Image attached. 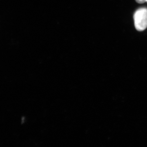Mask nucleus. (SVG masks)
<instances>
[{
    "label": "nucleus",
    "instance_id": "nucleus-1",
    "mask_svg": "<svg viewBox=\"0 0 147 147\" xmlns=\"http://www.w3.org/2000/svg\"><path fill=\"white\" fill-rule=\"evenodd\" d=\"M134 26L139 31H143L147 28V9L142 7L137 9L134 15Z\"/></svg>",
    "mask_w": 147,
    "mask_h": 147
},
{
    "label": "nucleus",
    "instance_id": "nucleus-2",
    "mask_svg": "<svg viewBox=\"0 0 147 147\" xmlns=\"http://www.w3.org/2000/svg\"><path fill=\"white\" fill-rule=\"evenodd\" d=\"M135 1L137 3L140 4L144 3L146 2V0H135Z\"/></svg>",
    "mask_w": 147,
    "mask_h": 147
},
{
    "label": "nucleus",
    "instance_id": "nucleus-3",
    "mask_svg": "<svg viewBox=\"0 0 147 147\" xmlns=\"http://www.w3.org/2000/svg\"><path fill=\"white\" fill-rule=\"evenodd\" d=\"M146 2H147V0H146Z\"/></svg>",
    "mask_w": 147,
    "mask_h": 147
}]
</instances>
